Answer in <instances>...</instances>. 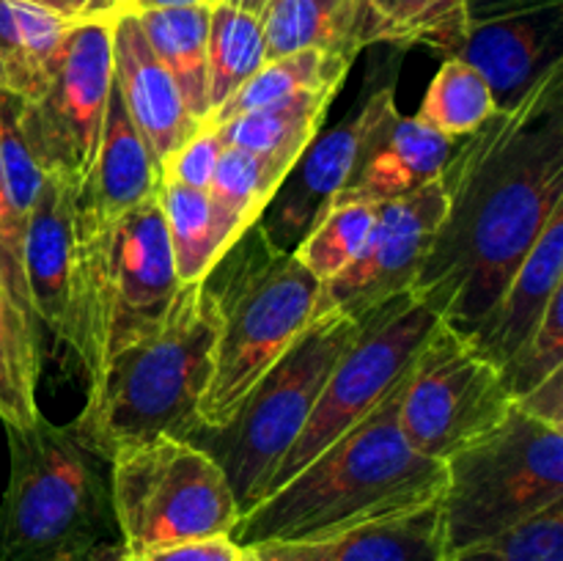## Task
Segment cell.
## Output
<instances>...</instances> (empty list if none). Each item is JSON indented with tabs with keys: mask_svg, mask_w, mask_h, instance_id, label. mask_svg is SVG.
<instances>
[{
	"mask_svg": "<svg viewBox=\"0 0 563 561\" xmlns=\"http://www.w3.org/2000/svg\"><path fill=\"white\" fill-rule=\"evenodd\" d=\"M445 215L412 292L471 339L563 209V64L460 138L440 170Z\"/></svg>",
	"mask_w": 563,
	"mask_h": 561,
	"instance_id": "1",
	"label": "cell"
},
{
	"mask_svg": "<svg viewBox=\"0 0 563 561\" xmlns=\"http://www.w3.org/2000/svg\"><path fill=\"white\" fill-rule=\"evenodd\" d=\"M399 394L242 512L229 537L240 548L317 542L438 501L445 462L416 454L399 429Z\"/></svg>",
	"mask_w": 563,
	"mask_h": 561,
	"instance_id": "2",
	"label": "cell"
},
{
	"mask_svg": "<svg viewBox=\"0 0 563 561\" xmlns=\"http://www.w3.org/2000/svg\"><path fill=\"white\" fill-rule=\"evenodd\" d=\"M214 339L218 308L207 284H181L163 322L88 380L86 407L69 427L108 462L163 435L190 440L201 429L198 402L212 372Z\"/></svg>",
	"mask_w": 563,
	"mask_h": 561,
	"instance_id": "3",
	"label": "cell"
},
{
	"mask_svg": "<svg viewBox=\"0 0 563 561\" xmlns=\"http://www.w3.org/2000/svg\"><path fill=\"white\" fill-rule=\"evenodd\" d=\"M203 284L218 308V339L198 418L201 429H220L258 377L317 319L322 280L253 223L218 258Z\"/></svg>",
	"mask_w": 563,
	"mask_h": 561,
	"instance_id": "4",
	"label": "cell"
},
{
	"mask_svg": "<svg viewBox=\"0 0 563 561\" xmlns=\"http://www.w3.org/2000/svg\"><path fill=\"white\" fill-rule=\"evenodd\" d=\"M5 432L0 561H102L119 548L110 462L44 413L33 427Z\"/></svg>",
	"mask_w": 563,
	"mask_h": 561,
	"instance_id": "5",
	"label": "cell"
},
{
	"mask_svg": "<svg viewBox=\"0 0 563 561\" xmlns=\"http://www.w3.org/2000/svg\"><path fill=\"white\" fill-rule=\"evenodd\" d=\"M157 196L121 218H75L69 350L88 380L110 355L152 333L179 295Z\"/></svg>",
	"mask_w": 563,
	"mask_h": 561,
	"instance_id": "6",
	"label": "cell"
},
{
	"mask_svg": "<svg viewBox=\"0 0 563 561\" xmlns=\"http://www.w3.org/2000/svg\"><path fill=\"white\" fill-rule=\"evenodd\" d=\"M361 317L335 311L313 319L258 377L225 427L201 429L190 438L223 468L240 515L267 495L280 460L311 418L330 372L355 339Z\"/></svg>",
	"mask_w": 563,
	"mask_h": 561,
	"instance_id": "7",
	"label": "cell"
},
{
	"mask_svg": "<svg viewBox=\"0 0 563 561\" xmlns=\"http://www.w3.org/2000/svg\"><path fill=\"white\" fill-rule=\"evenodd\" d=\"M563 501V429L511 407L489 435L445 460V559L467 553Z\"/></svg>",
	"mask_w": 563,
	"mask_h": 561,
	"instance_id": "8",
	"label": "cell"
},
{
	"mask_svg": "<svg viewBox=\"0 0 563 561\" xmlns=\"http://www.w3.org/2000/svg\"><path fill=\"white\" fill-rule=\"evenodd\" d=\"M110 501L126 553L229 537L240 520L223 468L196 443L168 435L110 460Z\"/></svg>",
	"mask_w": 563,
	"mask_h": 561,
	"instance_id": "9",
	"label": "cell"
},
{
	"mask_svg": "<svg viewBox=\"0 0 563 561\" xmlns=\"http://www.w3.org/2000/svg\"><path fill=\"white\" fill-rule=\"evenodd\" d=\"M440 324L443 317L412 289L368 308L352 344L330 372L311 418L280 460L267 495L390 399L410 377Z\"/></svg>",
	"mask_w": 563,
	"mask_h": 561,
	"instance_id": "10",
	"label": "cell"
},
{
	"mask_svg": "<svg viewBox=\"0 0 563 561\" xmlns=\"http://www.w3.org/2000/svg\"><path fill=\"white\" fill-rule=\"evenodd\" d=\"M113 86V20L69 25L42 94L16 99V124L47 176L80 185L102 138Z\"/></svg>",
	"mask_w": 563,
	"mask_h": 561,
	"instance_id": "11",
	"label": "cell"
},
{
	"mask_svg": "<svg viewBox=\"0 0 563 561\" xmlns=\"http://www.w3.org/2000/svg\"><path fill=\"white\" fill-rule=\"evenodd\" d=\"M515 407L504 374L440 324L399 394V429L416 454L445 462L493 432Z\"/></svg>",
	"mask_w": 563,
	"mask_h": 561,
	"instance_id": "12",
	"label": "cell"
},
{
	"mask_svg": "<svg viewBox=\"0 0 563 561\" xmlns=\"http://www.w3.org/2000/svg\"><path fill=\"white\" fill-rule=\"evenodd\" d=\"M443 215L445 193L440 179L410 196L379 204L361 253L322 284L317 319L335 311L361 317L368 308L410 292L427 262Z\"/></svg>",
	"mask_w": 563,
	"mask_h": 561,
	"instance_id": "13",
	"label": "cell"
},
{
	"mask_svg": "<svg viewBox=\"0 0 563 561\" xmlns=\"http://www.w3.org/2000/svg\"><path fill=\"white\" fill-rule=\"evenodd\" d=\"M456 141L396 108L394 82L368 94V119L357 138L350 176L333 207L385 204L440 179Z\"/></svg>",
	"mask_w": 563,
	"mask_h": 561,
	"instance_id": "14",
	"label": "cell"
},
{
	"mask_svg": "<svg viewBox=\"0 0 563 561\" xmlns=\"http://www.w3.org/2000/svg\"><path fill=\"white\" fill-rule=\"evenodd\" d=\"M368 119V97L328 132H319L300 154L267 209L256 220L269 242L280 251H295L308 231L333 209L355 157L357 138Z\"/></svg>",
	"mask_w": 563,
	"mask_h": 561,
	"instance_id": "15",
	"label": "cell"
},
{
	"mask_svg": "<svg viewBox=\"0 0 563 561\" xmlns=\"http://www.w3.org/2000/svg\"><path fill=\"white\" fill-rule=\"evenodd\" d=\"M113 82L132 124L163 170L203 124L190 116L174 77L154 55L141 20L130 11H121L113 20Z\"/></svg>",
	"mask_w": 563,
	"mask_h": 561,
	"instance_id": "16",
	"label": "cell"
},
{
	"mask_svg": "<svg viewBox=\"0 0 563 561\" xmlns=\"http://www.w3.org/2000/svg\"><path fill=\"white\" fill-rule=\"evenodd\" d=\"M559 9L517 11V14L471 20L456 58L471 64L487 80L495 108L520 102L528 88L559 64Z\"/></svg>",
	"mask_w": 563,
	"mask_h": 561,
	"instance_id": "17",
	"label": "cell"
},
{
	"mask_svg": "<svg viewBox=\"0 0 563 561\" xmlns=\"http://www.w3.org/2000/svg\"><path fill=\"white\" fill-rule=\"evenodd\" d=\"M75 190L77 185L44 174L38 196L27 212L25 262L27 295L42 328L69 344L71 256H75Z\"/></svg>",
	"mask_w": 563,
	"mask_h": 561,
	"instance_id": "18",
	"label": "cell"
},
{
	"mask_svg": "<svg viewBox=\"0 0 563 561\" xmlns=\"http://www.w3.org/2000/svg\"><path fill=\"white\" fill-rule=\"evenodd\" d=\"M159 174V163L132 124L113 82L97 154L75 190V218L97 223L121 218L126 209L157 196Z\"/></svg>",
	"mask_w": 563,
	"mask_h": 561,
	"instance_id": "19",
	"label": "cell"
},
{
	"mask_svg": "<svg viewBox=\"0 0 563 561\" xmlns=\"http://www.w3.org/2000/svg\"><path fill=\"white\" fill-rule=\"evenodd\" d=\"M559 292H563V209L544 226L482 328L465 341L500 369L537 328Z\"/></svg>",
	"mask_w": 563,
	"mask_h": 561,
	"instance_id": "20",
	"label": "cell"
},
{
	"mask_svg": "<svg viewBox=\"0 0 563 561\" xmlns=\"http://www.w3.org/2000/svg\"><path fill=\"white\" fill-rule=\"evenodd\" d=\"M258 561H445L440 498L317 542L251 548Z\"/></svg>",
	"mask_w": 563,
	"mask_h": 561,
	"instance_id": "21",
	"label": "cell"
},
{
	"mask_svg": "<svg viewBox=\"0 0 563 561\" xmlns=\"http://www.w3.org/2000/svg\"><path fill=\"white\" fill-rule=\"evenodd\" d=\"M267 61L324 50L355 58L366 47L363 0H269L258 14Z\"/></svg>",
	"mask_w": 563,
	"mask_h": 561,
	"instance_id": "22",
	"label": "cell"
},
{
	"mask_svg": "<svg viewBox=\"0 0 563 561\" xmlns=\"http://www.w3.org/2000/svg\"><path fill=\"white\" fill-rule=\"evenodd\" d=\"M335 94L339 91L291 94L251 113L220 121L218 130L225 146L245 148L291 168L322 130V119Z\"/></svg>",
	"mask_w": 563,
	"mask_h": 561,
	"instance_id": "23",
	"label": "cell"
},
{
	"mask_svg": "<svg viewBox=\"0 0 563 561\" xmlns=\"http://www.w3.org/2000/svg\"><path fill=\"white\" fill-rule=\"evenodd\" d=\"M143 33L152 44L159 64L168 69L185 99L187 110L198 124L212 121L209 105V6H185V9H159L135 14Z\"/></svg>",
	"mask_w": 563,
	"mask_h": 561,
	"instance_id": "24",
	"label": "cell"
},
{
	"mask_svg": "<svg viewBox=\"0 0 563 561\" xmlns=\"http://www.w3.org/2000/svg\"><path fill=\"white\" fill-rule=\"evenodd\" d=\"M289 170L291 168L262 157V154L236 146L223 148L212 182L207 187L220 256L262 218L269 198L275 196Z\"/></svg>",
	"mask_w": 563,
	"mask_h": 561,
	"instance_id": "25",
	"label": "cell"
},
{
	"mask_svg": "<svg viewBox=\"0 0 563 561\" xmlns=\"http://www.w3.org/2000/svg\"><path fill=\"white\" fill-rule=\"evenodd\" d=\"M69 25L22 0H0V91L38 97Z\"/></svg>",
	"mask_w": 563,
	"mask_h": 561,
	"instance_id": "26",
	"label": "cell"
},
{
	"mask_svg": "<svg viewBox=\"0 0 563 561\" xmlns=\"http://www.w3.org/2000/svg\"><path fill=\"white\" fill-rule=\"evenodd\" d=\"M363 9L366 44H429L449 55L465 42L473 20L471 0H363Z\"/></svg>",
	"mask_w": 563,
	"mask_h": 561,
	"instance_id": "27",
	"label": "cell"
},
{
	"mask_svg": "<svg viewBox=\"0 0 563 561\" xmlns=\"http://www.w3.org/2000/svg\"><path fill=\"white\" fill-rule=\"evenodd\" d=\"M350 55L324 53V50H300L284 58L267 61L223 108L214 113V124L236 119L242 113L264 108L275 99L302 91H339L352 66Z\"/></svg>",
	"mask_w": 563,
	"mask_h": 561,
	"instance_id": "28",
	"label": "cell"
},
{
	"mask_svg": "<svg viewBox=\"0 0 563 561\" xmlns=\"http://www.w3.org/2000/svg\"><path fill=\"white\" fill-rule=\"evenodd\" d=\"M264 64L267 53L262 20L234 3L209 6L207 66L212 113H218Z\"/></svg>",
	"mask_w": 563,
	"mask_h": 561,
	"instance_id": "29",
	"label": "cell"
},
{
	"mask_svg": "<svg viewBox=\"0 0 563 561\" xmlns=\"http://www.w3.org/2000/svg\"><path fill=\"white\" fill-rule=\"evenodd\" d=\"M42 374V339L11 306L0 286V421L5 429H27L42 416L36 385Z\"/></svg>",
	"mask_w": 563,
	"mask_h": 561,
	"instance_id": "30",
	"label": "cell"
},
{
	"mask_svg": "<svg viewBox=\"0 0 563 561\" xmlns=\"http://www.w3.org/2000/svg\"><path fill=\"white\" fill-rule=\"evenodd\" d=\"M157 204L168 231L176 278L179 284H198L220 258L207 190L159 179Z\"/></svg>",
	"mask_w": 563,
	"mask_h": 561,
	"instance_id": "31",
	"label": "cell"
},
{
	"mask_svg": "<svg viewBox=\"0 0 563 561\" xmlns=\"http://www.w3.org/2000/svg\"><path fill=\"white\" fill-rule=\"evenodd\" d=\"M495 99L487 80L456 55H449L429 82L416 119L440 135L460 141L476 132L495 113Z\"/></svg>",
	"mask_w": 563,
	"mask_h": 561,
	"instance_id": "32",
	"label": "cell"
},
{
	"mask_svg": "<svg viewBox=\"0 0 563 561\" xmlns=\"http://www.w3.org/2000/svg\"><path fill=\"white\" fill-rule=\"evenodd\" d=\"M379 204H341L333 207L295 248V256L317 280L339 275L361 253Z\"/></svg>",
	"mask_w": 563,
	"mask_h": 561,
	"instance_id": "33",
	"label": "cell"
},
{
	"mask_svg": "<svg viewBox=\"0 0 563 561\" xmlns=\"http://www.w3.org/2000/svg\"><path fill=\"white\" fill-rule=\"evenodd\" d=\"M563 292L550 300L548 311L539 319L537 328L526 336L515 355L500 366L504 383L511 399H520L531 388L563 369Z\"/></svg>",
	"mask_w": 563,
	"mask_h": 561,
	"instance_id": "34",
	"label": "cell"
},
{
	"mask_svg": "<svg viewBox=\"0 0 563 561\" xmlns=\"http://www.w3.org/2000/svg\"><path fill=\"white\" fill-rule=\"evenodd\" d=\"M467 553L478 561H563V501Z\"/></svg>",
	"mask_w": 563,
	"mask_h": 561,
	"instance_id": "35",
	"label": "cell"
},
{
	"mask_svg": "<svg viewBox=\"0 0 563 561\" xmlns=\"http://www.w3.org/2000/svg\"><path fill=\"white\" fill-rule=\"evenodd\" d=\"M22 248H25V223H22L14 215V209H11L3 190V176H0V286H3V292L9 295L16 314H20L33 330H38L42 324H38L31 295H27Z\"/></svg>",
	"mask_w": 563,
	"mask_h": 561,
	"instance_id": "36",
	"label": "cell"
},
{
	"mask_svg": "<svg viewBox=\"0 0 563 561\" xmlns=\"http://www.w3.org/2000/svg\"><path fill=\"white\" fill-rule=\"evenodd\" d=\"M225 141L220 135L218 124L209 121L203 124L168 163L163 165V174L159 179L179 182V185L196 187V190H207L209 182H212L214 168L220 163V154H223Z\"/></svg>",
	"mask_w": 563,
	"mask_h": 561,
	"instance_id": "37",
	"label": "cell"
},
{
	"mask_svg": "<svg viewBox=\"0 0 563 561\" xmlns=\"http://www.w3.org/2000/svg\"><path fill=\"white\" fill-rule=\"evenodd\" d=\"M240 556L242 548L231 537H209L141 550V553H126L119 544L102 561H240Z\"/></svg>",
	"mask_w": 563,
	"mask_h": 561,
	"instance_id": "38",
	"label": "cell"
},
{
	"mask_svg": "<svg viewBox=\"0 0 563 561\" xmlns=\"http://www.w3.org/2000/svg\"><path fill=\"white\" fill-rule=\"evenodd\" d=\"M515 407H520L526 416L537 418V421L548 424V427L563 429V369L550 374L544 383H539L528 394H522L515 402Z\"/></svg>",
	"mask_w": 563,
	"mask_h": 561,
	"instance_id": "39",
	"label": "cell"
},
{
	"mask_svg": "<svg viewBox=\"0 0 563 561\" xmlns=\"http://www.w3.org/2000/svg\"><path fill=\"white\" fill-rule=\"evenodd\" d=\"M22 3L36 6V9L47 11L55 20L66 22V25L115 20L121 14V0H22Z\"/></svg>",
	"mask_w": 563,
	"mask_h": 561,
	"instance_id": "40",
	"label": "cell"
},
{
	"mask_svg": "<svg viewBox=\"0 0 563 561\" xmlns=\"http://www.w3.org/2000/svg\"><path fill=\"white\" fill-rule=\"evenodd\" d=\"M185 6H207V0H121V11H130V14L159 9H185Z\"/></svg>",
	"mask_w": 563,
	"mask_h": 561,
	"instance_id": "41",
	"label": "cell"
},
{
	"mask_svg": "<svg viewBox=\"0 0 563 561\" xmlns=\"http://www.w3.org/2000/svg\"><path fill=\"white\" fill-rule=\"evenodd\" d=\"M269 0H236V6H240V9H245V11H251V14H262L264 11V6H267Z\"/></svg>",
	"mask_w": 563,
	"mask_h": 561,
	"instance_id": "42",
	"label": "cell"
},
{
	"mask_svg": "<svg viewBox=\"0 0 563 561\" xmlns=\"http://www.w3.org/2000/svg\"><path fill=\"white\" fill-rule=\"evenodd\" d=\"M240 561H258V556L253 553L251 548H242V556H240Z\"/></svg>",
	"mask_w": 563,
	"mask_h": 561,
	"instance_id": "43",
	"label": "cell"
},
{
	"mask_svg": "<svg viewBox=\"0 0 563 561\" xmlns=\"http://www.w3.org/2000/svg\"><path fill=\"white\" fill-rule=\"evenodd\" d=\"M445 561H478V559L471 553H462V556H454V559H445Z\"/></svg>",
	"mask_w": 563,
	"mask_h": 561,
	"instance_id": "44",
	"label": "cell"
},
{
	"mask_svg": "<svg viewBox=\"0 0 563 561\" xmlns=\"http://www.w3.org/2000/svg\"><path fill=\"white\" fill-rule=\"evenodd\" d=\"M218 3H234L236 6V0H207V6H218Z\"/></svg>",
	"mask_w": 563,
	"mask_h": 561,
	"instance_id": "45",
	"label": "cell"
}]
</instances>
